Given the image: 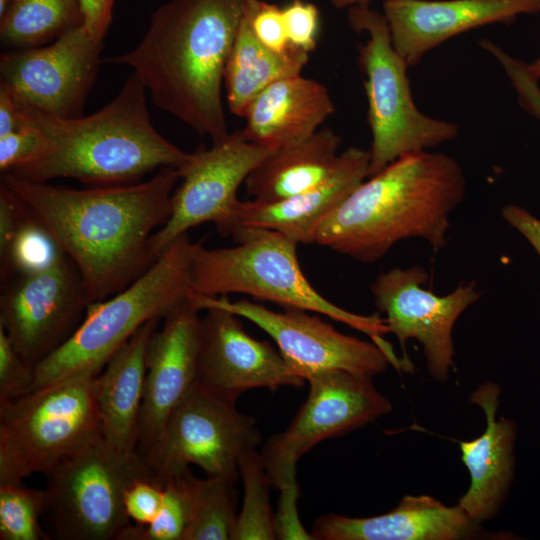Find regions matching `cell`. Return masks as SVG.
I'll return each mask as SVG.
<instances>
[{
  "instance_id": "obj_18",
  "label": "cell",
  "mask_w": 540,
  "mask_h": 540,
  "mask_svg": "<svg viewBox=\"0 0 540 540\" xmlns=\"http://www.w3.org/2000/svg\"><path fill=\"white\" fill-rule=\"evenodd\" d=\"M200 310L184 302L163 319L146 349V379L142 400L138 452L144 456L156 443L174 408L198 380Z\"/></svg>"
},
{
  "instance_id": "obj_30",
  "label": "cell",
  "mask_w": 540,
  "mask_h": 540,
  "mask_svg": "<svg viewBox=\"0 0 540 540\" xmlns=\"http://www.w3.org/2000/svg\"><path fill=\"white\" fill-rule=\"evenodd\" d=\"M239 476L244 486V499L231 540L276 539L269 496L272 486L257 449L243 454L239 461Z\"/></svg>"
},
{
  "instance_id": "obj_22",
  "label": "cell",
  "mask_w": 540,
  "mask_h": 540,
  "mask_svg": "<svg viewBox=\"0 0 540 540\" xmlns=\"http://www.w3.org/2000/svg\"><path fill=\"white\" fill-rule=\"evenodd\" d=\"M370 150L349 147L339 154L330 176L314 188L274 202L240 201L229 230L271 229L299 243H314L324 219L369 175Z\"/></svg>"
},
{
  "instance_id": "obj_38",
  "label": "cell",
  "mask_w": 540,
  "mask_h": 540,
  "mask_svg": "<svg viewBox=\"0 0 540 540\" xmlns=\"http://www.w3.org/2000/svg\"><path fill=\"white\" fill-rule=\"evenodd\" d=\"M164 486L156 478H143L132 483L124 495V507L130 521L137 525L150 523L161 509Z\"/></svg>"
},
{
  "instance_id": "obj_36",
  "label": "cell",
  "mask_w": 540,
  "mask_h": 540,
  "mask_svg": "<svg viewBox=\"0 0 540 540\" xmlns=\"http://www.w3.org/2000/svg\"><path fill=\"white\" fill-rule=\"evenodd\" d=\"M289 44L306 53L317 44L319 10L311 2L290 0L282 9Z\"/></svg>"
},
{
  "instance_id": "obj_25",
  "label": "cell",
  "mask_w": 540,
  "mask_h": 540,
  "mask_svg": "<svg viewBox=\"0 0 540 540\" xmlns=\"http://www.w3.org/2000/svg\"><path fill=\"white\" fill-rule=\"evenodd\" d=\"M341 138L330 128L274 150L247 177L248 194L274 202L314 188L335 169Z\"/></svg>"
},
{
  "instance_id": "obj_28",
  "label": "cell",
  "mask_w": 540,
  "mask_h": 540,
  "mask_svg": "<svg viewBox=\"0 0 540 540\" xmlns=\"http://www.w3.org/2000/svg\"><path fill=\"white\" fill-rule=\"evenodd\" d=\"M236 481L193 477L190 519L183 540H231L237 521Z\"/></svg>"
},
{
  "instance_id": "obj_29",
  "label": "cell",
  "mask_w": 540,
  "mask_h": 540,
  "mask_svg": "<svg viewBox=\"0 0 540 540\" xmlns=\"http://www.w3.org/2000/svg\"><path fill=\"white\" fill-rule=\"evenodd\" d=\"M66 257L50 230L28 207L11 239L0 249L1 281L46 270Z\"/></svg>"
},
{
  "instance_id": "obj_26",
  "label": "cell",
  "mask_w": 540,
  "mask_h": 540,
  "mask_svg": "<svg viewBox=\"0 0 540 540\" xmlns=\"http://www.w3.org/2000/svg\"><path fill=\"white\" fill-rule=\"evenodd\" d=\"M309 53L291 46L283 53L264 46L254 35L248 17L243 16L224 71L229 110L238 117L268 86L301 74Z\"/></svg>"
},
{
  "instance_id": "obj_10",
  "label": "cell",
  "mask_w": 540,
  "mask_h": 540,
  "mask_svg": "<svg viewBox=\"0 0 540 540\" xmlns=\"http://www.w3.org/2000/svg\"><path fill=\"white\" fill-rule=\"evenodd\" d=\"M235 403L196 382L143 456L156 479L163 483L195 464L207 476L237 481L241 457L257 449L262 436L255 419Z\"/></svg>"
},
{
  "instance_id": "obj_15",
  "label": "cell",
  "mask_w": 540,
  "mask_h": 540,
  "mask_svg": "<svg viewBox=\"0 0 540 540\" xmlns=\"http://www.w3.org/2000/svg\"><path fill=\"white\" fill-rule=\"evenodd\" d=\"M90 303L67 256L46 270L2 283L0 325L18 353L35 367L73 334Z\"/></svg>"
},
{
  "instance_id": "obj_9",
  "label": "cell",
  "mask_w": 540,
  "mask_h": 540,
  "mask_svg": "<svg viewBox=\"0 0 540 540\" xmlns=\"http://www.w3.org/2000/svg\"><path fill=\"white\" fill-rule=\"evenodd\" d=\"M46 476V514L62 540H117L131 524L124 507L127 488L139 479L156 478L138 451H121L102 436Z\"/></svg>"
},
{
  "instance_id": "obj_20",
  "label": "cell",
  "mask_w": 540,
  "mask_h": 540,
  "mask_svg": "<svg viewBox=\"0 0 540 540\" xmlns=\"http://www.w3.org/2000/svg\"><path fill=\"white\" fill-rule=\"evenodd\" d=\"M500 394L501 388L494 382H484L471 393L470 402L485 414L486 428L479 437L459 442L470 485L457 504L480 525L498 514L515 473L517 425L505 417L497 419Z\"/></svg>"
},
{
  "instance_id": "obj_44",
  "label": "cell",
  "mask_w": 540,
  "mask_h": 540,
  "mask_svg": "<svg viewBox=\"0 0 540 540\" xmlns=\"http://www.w3.org/2000/svg\"><path fill=\"white\" fill-rule=\"evenodd\" d=\"M11 0H0V16L5 12Z\"/></svg>"
},
{
  "instance_id": "obj_37",
  "label": "cell",
  "mask_w": 540,
  "mask_h": 540,
  "mask_svg": "<svg viewBox=\"0 0 540 540\" xmlns=\"http://www.w3.org/2000/svg\"><path fill=\"white\" fill-rule=\"evenodd\" d=\"M44 140L34 127L21 129L0 137V170L10 173L35 160L43 151Z\"/></svg>"
},
{
  "instance_id": "obj_27",
  "label": "cell",
  "mask_w": 540,
  "mask_h": 540,
  "mask_svg": "<svg viewBox=\"0 0 540 540\" xmlns=\"http://www.w3.org/2000/svg\"><path fill=\"white\" fill-rule=\"evenodd\" d=\"M83 22L81 0H11L0 16V38L7 47L33 48Z\"/></svg>"
},
{
  "instance_id": "obj_2",
  "label": "cell",
  "mask_w": 540,
  "mask_h": 540,
  "mask_svg": "<svg viewBox=\"0 0 540 540\" xmlns=\"http://www.w3.org/2000/svg\"><path fill=\"white\" fill-rule=\"evenodd\" d=\"M252 0H169L131 51L106 61L129 66L154 105L212 142L229 132L224 71Z\"/></svg>"
},
{
  "instance_id": "obj_3",
  "label": "cell",
  "mask_w": 540,
  "mask_h": 540,
  "mask_svg": "<svg viewBox=\"0 0 540 540\" xmlns=\"http://www.w3.org/2000/svg\"><path fill=\"white\" fill-rule=\"evenodd\" d=\"M368 178L324 219L314 243L362 263L406 239H423L435 253L446 246L451 213L467 191L453 157L413 152Z\"/></svg>"
},
{
  "instance_id": "obj_8",
  "label": "cell",
  "mask_w": 540,
  "mask_h": 540,
  "mask_svg": "<svg viewBox=\"0 0 540 540\" xmlns=\"http://www.w3.org/2000/svg\"><path fill=\"white\" fill-rule=\"evenodd\" d=\"M348 22L368 39L358 45L357 62L363 73L371 130L369 175L396 159L454 140L459 127L431 118L416 106L407 74L409 65L394 48L383 13L369 4L352 6Z\"/></svg>"
},
{
  "instance_id": "obj_14",
  "label": "cell",
  "mask_w": 540,
  "mask_h": 540,
  "mask_svg": "<svg viewBox=\"0 0 540 540\" xmlns=\"http://www.w3.org/2000/svg\"><path fill=\"white\" fill-rule=\"evenodd\" d=\"M429 275L414 265L392 268L380 274L371 285V293L384 320L388 333L399 341L402 358L412 363L405 352L406 342L417 340L433 379L445 382L454 365L455 349L452 331L460 315L480 297L475 281L461 282L444 296L425 286Z\"/></svg>"
},
{
  "instance_id": "obj_11",
  "label": "cell",
  "mask_w": 540,
  "mask_h": 540,
  "mask_svg": "<svg viewBox=\"0 0 540 540\" xmlns=\"http://www.w3.org/2000/svg\"><path fill=\"white\" fill-rule=\"evenodd\" d=\"M309 393L288 427L273 435L260 456L271 486L299 493L298 460L319 442L361 428L392 410L372 378L331 370L307 379Z\"/></svg>"
},
{
  "instance_id": "obj_40",
  "label": "cell",
  "mask_w": 540,
  "mask_h": 540,
  "mask_svg": "<svg viewBox=\"0 0 540 540\" xmlns=\"http://www.w3.org/2000/svg\"><path fill=\"white\" fill-rule=\"evenodd\" d=\"M115 0H81L83 24L96 37L103 39L112 21Z\"/></svg>"
},
{
  "instance_id": "obj_16",
  "label": "cell",
  "mask_w": 540,
  "mask_h": 540,
  "mask_svg": "<svg viewBox=\"0 0 540 540\" xmlns=\"http://www.w3.org/2000/svg\"><path fill=\"white\" fill-rule=\"evenodd\" d=\"M102 48L103 39L82 24L48 44L2 53L1 83L18 101L41 112L60 118L81 116Z\"/></svg>"
},
{
  "instance_id": "obj_17",
  "label": "cell",
  "mask_w": 540,
  "mask_h": 540,
  "mask_svg": "<svg viewBox=\"0 0 540 540\" xmlns=\"http://www.w3.org/2000/svg\"><path fill=\"white\" fill-rule=\"evenodd\" d=\"M205 311L197 382L233 401L253 388L304 386L306 381L291 374L279 350L250 336L239 316L219 307Z\"/></svg>"
},
{
  "instance_id": "obj_6",
  "label": "cell",
  "mask_w": 540,
  "mask_h": 540,
  "mask_svg": "<svg viewBox=\"0 0 540 540\" xmlns=\"http://www.w3.org/2000/svg\"><path fill=\"white\" fill-rule=\"evenodd\" d=\"M197 244L188 234L180 236L129 286L90 303L73 334L34 367L29 392L77 375L97 376L146 322L162 319L188 301Z\"/></svg>"
},
{
  "instance_id": "obj_42",
  "label": "cell",
  "mask_w": 540,
  "mask_h": 540,
  "mask_svg": "<svg viewBox=\"0 0 540 540\" xmlns=\"http://www.w3.org/2000/svg\"><path fill=\"white\" fill-rule=\"evenodd\" d=\"M328 1L333 7L337 9H342V8H350L356 5L369 4L371 0H328Z\"/></svg>"
},
{
  "instance_id": "obj_1",
  "label": "cell",
  "mask_w": 540,
  "mask_h": 540,
  "mask_svg": "<svg viewBox=\"0 0 540 540\" xmlns=\"http://www.w3.org/2000/svg\"><path fill=\"white\" fill-rule=\"evenodd\" d=\"M179 172L148 181L87 189L2 174L1 184L45 224L77 268L90 302L129 286L154 262L150 240L171 215Z\"/></svg>"
},
{
  "instance_id": "obj_34",
  "label": "cell",
  "mask_w": 540,
  "mask_h": 540,
  "mask_svg": "<svg viewBox=\"0 0 540 540\" xmlns=\"http://www.w3.org/2000/svg\"><path fill=\"white\" fill-rule=\"evenodd\" d=\"M33 376L34 367L18 353L0 325V402L28 393Z\"/></svg>"
},
{
  "instance_id": "obj_35",
  "label": "cell",
  "mask_w": 540,
  "mask_h": 540,
  "mask_svg": "<svg viewBox=\"0 0 540 540\" xmlns=\"http://www.w3.org/2000/svg\"><path fill=\"white\" fill-rule=\"evenodd\" d=\"M246 15L255 37L267 48L283 53L289 44L283 10L274 3L252 0Z\"/></svg>"
},
{
  "instance_id": "obj_45",
  "label": "cell",
  "mask_w": 540,
  "mask_h": 540,
  "mask_svg": "<svg viewBox=\"0 0 540 540\" xmlns=\"http://www.w3.org/2000/svg\"><path fill=\"white\" fill-rule=\"evenodd\" d=\"M538 1H539V3H540V0H538Z\"/></svg>"
},
{
  "instance_id": "obj_13",
  "label": "cell",
  "mask_w": 540,
  "mask_h": 540,
  "mask_svg": "<svg viewBox=\"0 0 540 540\" xmlns=\"http://www.w3.org/2000/svg\"><path fill=\"white\" fill-rule=\"evenodd\" d=\"M190 301L200 311L219 307L254 323L275 342L291 374L305 381L331 370L373 378L391 364L374 342L343 334L304 310L285 308L276 312L245 299L231 301L226 296L194 293Z\"/></svg>"
},
{
  "instance_id": "obj_23",
  "label": "cell",
  "mask_w": 540,
  "mask_h": 540,
  "mask_svg": "<svg viewBox=\"0 0 540 540\" xmlns=\"http://www.w3.org/2000/svg\"><path fill=\"white\" fill-rule=\"evenodd\" d=\"M334 112L326 86L299 74L263 90L248 107L242 130L249 141L276 150L308 138Z\"/></svg>"
},
{
  "instance_id": "obj_33",
  "label": "cell",
  "mask_w": 540,
  "mask_h": 540,
  "mask_svg": "<svg viewBox=\"0 0 540 540\" xmlns=\"http://www.w3.org/2000/svg\"><path fill=\"white\" fill-rule=\"evenodd\" d=\"M479 45L501 65L516 93L519 106L540 121V78L533 72L530 64L510 55L491 40L482 39Z\"/></svg>"
},
{
  "instance_id": "obj_12",
  "label": "cell",
  "mask_w": 540,
  "mask_h": 540,
  "mask_svg": "<svg viewBox=\"0 0 540 540\" xmlns=\"http://www.w3.org/2000/svg\"><path fill=\"white\" fill-rule=\"evenodd\" d=\"M273 151L249 141L239 129L190 153L177 169L182 182L173 193L171 215L151 237L153 257L204 223H214L227 236L240 203V185Z\"/></svg>"
},
{
  "instance_id": "obj_21",
  "label": "cell",
  "mask_w": 540,
  "mask_h": 540,
  "mask_svg": "<svg viewBox=\"0 0 540 540\" xmlns=\"http://www.w3.org/2000/svg\"><path fill=\"white\" fill-rule=\"evenodd\" d=\"M315 540H466L487 538L457 504L447 506L429 495H406L391 511L354 518L330 513L317 518Z\"/></svg>"
},
{
  "instance_id": "obj_19",
  "label": "cell",
  "mask_w": 540,
  "mask_h": 540,
  "mask_svg": "<svg viewBox=\"0 0 540 540\" xmlns=\"http://www.w3.org/2000/svg\"><path fill=\"white\" fill-rule=\"evenodd\" d=\"M382 7L392 44L409 66L461 33L540 12L538 0H385Z\"/></svg>"
},
{
  "instance_id": "obj_7",
  "label": "cell",
  "mask_w": 540,
  "mask_h": 540,
  "mask_svg": "<svg viewBox=\"0 0 540 540\" xmlns=\"http://www.w3.org/2000/svg\"><path fill=\"white\" fill-rule=\"evenodd\" d=\"M89 374L0 402V484L48 474L102 436Z\"/></svg>"
},
{
  "instance_id": "obj_5",
  "label": "cell",
  "mask_w": 540,
  "mask_h": 540,
  "mask_svg": "<svg viewBox=\"0 0 540 540\" xmlns=\"http://www.w3.org/2000/svg\"><path fill=\"white\" fill-rule=\"evenodd\" d=\"M231 236L236 242L233 247L208 249L197 244L191 268L194 294H246L285 308L320 313L368 335L393 367H403L384 338L388 333L384 318L345 310L314 289L300 267L297 242L281 232L256 227L238 228Z\"/></svg>"
},
{
  "instance_id": "obj_41",
  "label": "cell",
  "mask_w": 540,
  "mask_h": 540,
  "mask_svg": "<svg viewBox=\"0 0 540 540\" xmlns=\"http://www.w3.org/2000/svg\"><path fill=\"white\" fill-rule=\"evenodd\" d=\"M22 128L20 108L12 92L0 83V137Z\"/></svg>"
},
{
  "instance_id": "obj_32",
  "label": "cell",
  "mask_w": 540,
  "mask_h": 540,
  "mask_svg": "<svg viewBox=\"0 0 540 540\" xmlns=\"http://www.w3.org/2000/svg\"><path fill=\"white\" fill-rule=\"evenodd\" d=\"M46 510V489L28 488L23 483L0 484V539H49L39 523Z\"/></svg>"
},
{
  "instance_id": "obj_4",
  "label": "cell",
  "mask_w": 540,
  "mask_h": 540,
  "mask_svg": "<svg viewBox=\"0 0 540 540\" xmlns=\"http://www.w3.org/2000/svg\"><path fill=\"white\" fill-rule=\"evenodd\" d=\"M147 91L132 73L116 97L88 116L60 118L18 101L22 127H34L44 148L32 162L10 173L39 182L73 178L109 186L138 180L146 173L173 167L189 157L153 126Z\"/></svg>"
},
{
  "instance_id": "obj_31",
  "label": "cell",
  "mask_w": 540,
  "mask_h": 540,
  "mask_svg": "<svg viewBox=\"0 0 540 540\" xmlns=\"http://www.w3.org/2000/svg\"><path fill=\"white\" fill-rule=\"evenodd\" d=\"M193 477L189 469L165 480L156 517L146 525L131 523L117 540H183L191 514Z\"/></svg>"
},
{
  "instance_id": "obj_24",
  "label": "cell",
  "mask_w": 540,
  "mask_h": 540,
  "mask_svg": "<svg viewBox=\"0 0 540 540\" xmlns=\"http://www.w3.org/2000/svg\"><path fill=\"white\" fill-rule=\"evenodd\" d=\"M160 318L146 322L93 378L101 434L111 446L138 451L139 421L146 379V349Z\"/></svg>"
},
{
  "instance_id": "obj_39",
  "label": "cell",
  "mask_w": 540,
  "mask_h": 540,
  "mask_svg": "<svg viewBox=\"0 0 540 540\" xmlns=\"http://www.w3.org/2000/svg\"><path fill=\"white\" fill-rule=\"evenodd\" d=\"M502 217L530 243L540 257V219L526 208L515 204L504 206Z\"/></svg>"
},
{
  "instance_id": "obj_43",
  "label": "cell",
  "mask_w": 540,
  "mask_h": 540,
  "mask_svg": "<svg viewBox=\"0 0 540 540\" xmlns=\"http://www.w3.org/2000/svg\"><path fill=\"white\" fill-rule=\"evenodd\" d=\"M529 64L533 72L540 78V57L536 58Z\"/></svg>"
}]
</instances>
